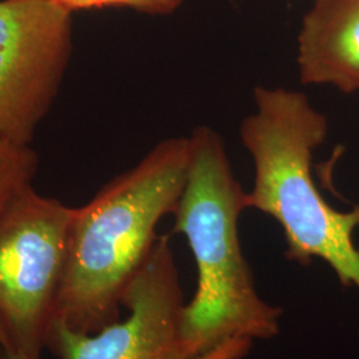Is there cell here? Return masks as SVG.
<instances>
[{
	"mask_svg": "<svg viewBox=\"0 0 359 359\" xmlns=\"http://www.w3.org/2000/svg\"><path fill=\"white\" fill-rule=\"evenodd\" d=\"M253 339L231 338L194 359H243L250 351Z\"/></svg>",
	"mask_w": 359,
	"mask_h": 359,
	"instance_id": "30bf717a",
	"label": "cell"
},
{
	"mask_svg": "<svg viewBox=\"0 0 359 359\" xmlns=\"http://www.w3.org/2000/svg\"><path fill=\"white\" fill-rule=\"evenodd\" d=\"M124 321L96 333L52 322L47 347L60 359H188L181 337L184 294L168 236H158L123 297Z\"/></svg>",
	"mask_w": 359,
	"mask_h": 359,
	"instance_id": "8992f818",
	"label": "cell"
},
{
	"mask_svg": "<svg viewBox=\"0 0 359 359\" xmlns=\"http://www.w3.org/2000/svg\"><path fill=\"white\" fill-rule=\"evenodd\" d=\"M69 11L90 10L102 7H127L149 15H168L173 13L182 0H52Z\"/></svg>",
	"mask_w": 359,
	"mask_h": 359,
	"instance_id": "9c48e42d",
	"label": "cell"
},
{
	"mask_svg": "<svg viewBox=\"0 0 359 359\" xmlns=\"http://www.w3.org/2000/svg\"><path fill=\"white\" fill-rule=\"evenodd\" d=\"M72 55V11L52 0L0 1V139L29 145Z\"/></svg>",
	"mask_w": 359,
	"mask_h": 359,
	"instance_id": "5b68a950",
	"label": "cell"
},
{
	"mask_svg": "<svg viewBox=\"0 0 359 359\" xmlns=\"http://www.w3.org/2000/svg\"><path fill=\"white\" fill-rule=\"evenodd\" d=\"M256 112L241 126V139L255 161L248 208L274 218L283 228L289 261L306 266L321 258L344 286L359 289V205L339 212L329 205L311 176L314 151L325 142L327 120L301 93L255 90Z\"/></svg>",
	"mask_w": 359,
	"mask_h": 359,
	"instance_id": "3957f363",
	"label": "cell"
},
{
	"mask_svg": "<svg viewBox=\"0 0 359 359\" xmlns=\"http://www.w3.org/2000/svg\"><path fill=\"white\" fill-rule=\"evenodd\" d=\"M4 347H3V345H1V342H0V359H1V357H3V354H4Z\"/></svg>",
	"mask_w": 359,
	"mask_h": 359,
	"instance_id": "7c38bea8",
	"label": "cell"
},
{
	"mask_svg": "<svg viewBox=\"0 0 359 359\" xmlns=\"http://www.w3.org/2000/svg\"><path fill=\"white\" fill-rule=\"evenodd\" d=\"M188 179L175 209V233L184 234L198 270L197 290L181 316L188 359L231 338L271 339L283 310L257 293L238 237L248 192L236 180L222 139L198 127L189 137Z\"/></svg>",
	"mask_w": 359,
	"mask_h": 359,
	"instance_id": "7a4b0ae2",
	"label": "cell"
},
{
	"mask_svg": "<svg viewBox=\"0 0 359 359\" xmlns=\"http://www.w3.org/2000/svg\"><path fill=\"white\" fill-rule=\"evenodd\" d=\"M38 164V154L31 145L0 139V205L32 184Z\"/></svg>",
	"mask_w": 359,
	"mask_h": 359,
	"instance_id": "ba28073f",
	"label": "cell"
},
{
	"mask_svg": "<svg viewBox=\"0 0 359 359\" xmlns=\"http://www.w3.org/2000/svg\"><path fill=\"white\" fill-rule=\"evenodd\" d=\"M75 209L32 184L0 205V342L40 359L65 276Z\"/></svg>",
	"mask_w": 359,
	"mask_h": 359,
	"instance_id": "277c9868",
	"label": "cell"
},
{
	"mask_svg": "<svg viewBox=\"0 0 359 359\" xmlns=\"http://www.w3.org/2000/svg\"><path fill=\"white\" fill-rule=\"evenodd\" d=\"M189 161V137L160 142L75 209L53 321L84 334L118 321L124 293L158 237V221L179 204Z\"/></svg>",
	"mask_w": 359,
	"mask_h": 359,
	"instance_id": "6da1fadb",
	"label": "cell"
},
{
	"mask_svg": "<svg viewBox=\"0 0 359 359\" xmlns=\"http://www.w3.org/2000/svg\"><path fill=\"white\" fill-rule=\"evenodd\" d=\"M1 359H28L26 357H23V355H19V354H15V353H11V351H4V354H3V357Z\"/></svg>",
	"mask_w": 359,
	"mask_h": 359,
	"instance_id": "8fae6325",
	"label": "cell"
},
{
	"mask_svg": "<svg viewBox=\"0 0 359 359\" xmlns=\"http://www.w3.org/2000/svg\"><path fill=\"white\" fill-rule=\"evenodd\" d=\"M304 84L359 90V0H316L298 36Z\"/></svg>",
	"mask_w": 359,
	"mask_h": 359,
	"instance_id": "52a82bcc",
	"label": "cell"
}]
</instances>
